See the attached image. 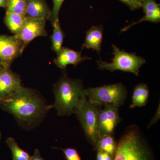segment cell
<instances>
[{
    "label": "cell",
    "instance_id": "28",
    "mask_svg": "<svg viewBox=\"0 0 160 160\" xmlns=\"http://www.w3.org/2000/svg\"><path fill=\"white\" fill-rule=\"evenodd\" d=\"M138 1L139 2H140L142 3L143 2H145V1H148V0H138Z\"/></svg>",
    "mask_w": 160,
    "mask_h": 160
},
{
    "label": "cell",
    "instance_id": "23",
    "mask_svg": "<svg viewBox=\"0 0 160 160\" xmlns=\"http://www.w3.org/2000/svg\"><path fill=\"white\" fill-rule=\"evenodd\" d=\"M124 3L129 7L132 10L139 9L142 7V3L140 2L138 0H119Z\"/></svg>",
    "mask_w": 160,
    "mask_h": 160
},
{
    "label": "cell",
    "instance_id": "20",
    "mask_svg": "<svg viewBox=\"0 0 160 160\" xmlns=\"http://www.w3.org/2000/svg\"><path fill=\"white\" fill-rule=\"evenodd\" d=\"M26 0H9L6 12L26 17Z\"/></svg>",
    "mask_w": 160,
    "mask_h": 160
},
{
    "label": "cell",
    "instance_id": "5",
    "mask_svg": "<svg viewBox=\"0 0 160 160\" xmlns=\"http://www.w3.org/2000/svg\"><path fill=\"white\" fill-rule=\"evenodd\" d=\"M112 47L114 55L112 62L108 63L102 60L97 61L98 69L111 72L119 70L138 76L140 68L146 63L145 59L136 53L121 50L116 45H112Z\"/></svg>",
    "mask_w": 160,
    "mask_h": 160
},
{
    "label": "cell",
    "instance_id": "14",
    "mask_svg": "<svg viewBox=\"0 0 160 160\" xmlns=\"http://www.w3.org/2000/svg\"><path fill=\"white\" fill-rule=\"evenodd\" d=\"M103 28L102 25L93 26L86 32L85 42L82 46L84 48L92 49L100 53L102 49L103 39Z\"/></svg>",
    "mask_w": 160,
    "mask_h": 160
},
{
    "label": "cell",
    "instance_id": "26",
    "mask_svg": "<svg viewBox=\"0 0 160 160\" xmlns=\"http://www.w3.org/2000/svg\"><path fill=\"white\" fill-rule=\"evenodd\" d=\"M160 107L158 108L157 111L156 113L155 114V116L153 117V118L152 120L151 123L149 124V126H151L152 124H154L158 120L159 118L160 117Z\"/></svg>",
    "mask_w": 160,
    "mask_h": 160
},
{
    "label": "cell",
    "instance_id": "10",
    "mask_svg": "<svg viewBox=\"0 0 160 160\" xmlns=\"http://www.w3.org/2000/svg\"><path fill=\"white\" fill-rule=\"evenodd\" d=\"M98 114L100 136L106 135H112L114 129L121 122L118 108L113 104L105 106Z\"/></svg>",
    "mask_w": 160,
    "mask_h": 160
},
{
    "label": "cell",
    "instance_id": "21",
    "mask_svg": "<svg viewBox=\"0 0 160 160\" xmlns=\"http://www.w3.org/2000/svg\"><path fill=\"white\" fill-rule=\"evenodd\" d=\"M65 0H52L53 7L51 10V15L50 21L52 24L56 20L59 19V13L60 9Z\"/></svg>",
    "mask_w": 160,
    "mask_h": 160
},
{
    "label": "cell",
    "instance_id": "25",
    "mask_svg": "<svg viewBox=\"0 0 160 160\" xmlns=\"http://www.w3.org/2000/svg\"><path fill=\"white\" fill-rule=\"evenodd\" d=\"M30 160H45L43 159L41 156V153H40L38 149H36L35 150L34 154L32 156H31V159Z\"/></svg>",
    "mask_w": 160,
    "mask_h": 160
},
{
    "label": "cell",
    "instance_id": "16",
    "mask_svg": "<svg viewBox=\"0 0 160 160\" xmlns=\"http://www.w3.org/2000/svg\"><path fill=\"white\" fill-rule=\"evenodd\" d=\"M117 143L114 137L111 135L100 136L98 141L94 147V150L107 152L114 157L116 150Z\"/></svg>",
    "mask_w": 160,
    "mask_h": 160
},
{
    "label": "cell",
    "instance_id": "15",
    "mask_svg": "<svg viewBox=\"0 0 160 160\" xmlns=\"http://www.w3.org/2000/svg\"><path fill=\"white\" fill-rule=\"evenodd\" d=\"M149 97V89L144 83H140L135 87L132 95V101L130 106L132 109L141 107L147 104Z\"/></svg>",
    "mask_w": 160,
    "mask_h": 160
},
{
    "label": "cell",
    "instance_id": "17",
    "mask_svg": "<svg viewBox=\"0 0 160 160\" xmlns=\"http://www.w3.org/2000/svg\"><path fill=\"white\" fill-rule=\"evenodd\" d=\"M25 18L16 13L6 12L4 23L11 32L16 35L22 29Z\"/></svg>",
    "mask_w": 160,
    "mask_h": 160
},
{
    "label": "cell",
    "instance_id": "13",
    "mask_svg": "<svg viewBox=\"0 0 160 160\" xmlns=\"http://www.w3.org/2000/svg\"><path fill=\"white\" fill-rule=\"evenodd\" d=\"M51 10L46 0H26V17L49 20Z\"/></svg>",
    "mask_w": 160,
    "mask_h": 160
},
{
    "label": "cell",
    "instance_id": "2",
    "mask_svg": "<svg viewBox=\"0 0 160 160\" xmlns=\"http://www.w3.org/2000/svg\"><path fill=\"white\" fill-rule=\"evenodd\" d=\"M55 100L54 107L61 116L75 113L82 100L86 97V89L80 79H72L64 75L54 85Z\"/></svg>",
    "mask_w": 160,
    "mask_h": 160
},
{
    "label": "cell",
    "instance_id": "12",
    "mask_svg": "<svg viewBox=\"0 0 160 160\" xmlns=\"http://www.w3.org/2000/svg\"><path fill=\"white\" fill-rule=\"evenodd\" d=\"M142 7L145 13V16L137 22H133L131 24L123 28L121 32H124L130 29L132 26L144 22L158 23L160 21V5L155 0H148L142 2Z\"/></svg>",
    "mask_w": 160,
    "mask_h": 160
},
{
    "label": "cell",
    "instance_id": "11",
    "mask_svg": "<svg viewBox=\"0 0 160 160\" xmlns=\"http://www.w3.org/2000/svg\"><path fill=\"white\" fill-rule=\"evenodd\" d=\"M87 56H82L81 52L67 48L62 47L54 59V64L62 69H66L68 65L77 66L79 64L86 61L91 59Z\"/></svg>",
    "mask_w": 160,
    "mask_h": 160
},
{
    "label": "cell",
    "instance_id": "19",
    "mask_svg": "<svg viewBox=\"0 0 160 160\" xmlns=\"http://www.w3.org/2000/svg\"><path fill=\"white\" fill-rule=\"evenodd\" d=\"M6 143L11 150L13 160H30L31 156L25 150L21 149L14 138H9Z\"/></svg>",
    "mask_w": 160,
    "mask_h": 160
},
{
    "label": "cell",
    "instance_id": "24",
    "mask_svg": "<svg viewBox=\"0 0 160 160\" xmlns=\"http://www.w3.org/2000/svg\"><path fill=\"white\" fill-rule=\"evenodd\" d=\"M113 157L111 155L101 151H98L96 160H113Z\"/></svg>",
    "mask_w": 160,
    "mask_h": 160
},
{
    "label": "cell",
    "instance_id": "6",
    "mask_svg": "<svg viewBox=\"0 0 160 160\" xmlns=\"http://www.w3.org/2000/svg\"><path fill=\"white\" fill-rule=\"evenodd\" d=\"M86 97L89 101L102 106L113 104L119 108L125 104L127 90L122 83L105 85L86 89Z\"/></svg>",
    "mask_w": 160,
    "mask_h": 160
},
{
    "label": "cell",
    "instance_id": "3",
    "mask_svg": "<svg viewBox=\"0 0 160 160\" xmlns=\"http://www.w3.org/2000/svg\"><path fill=\"white\" fill-rule=\"evenodd\" d=\"M113 160H153L151 148L137 125L129 126L120 138Z\"/></svg>",
    "mask_w": 160,
    "mask_h": 160
},
{
    "label": "cell",
    "instance_id": "9",
    "mask_svg": "<svg viewBox=\"0 0 160 160\" xmlns=\"http://www.w3.org/2000/svg\"><path fill=\"white\" fill-rule=\"evenodd\" d=\"M46 20L26 17L23 26L16 36L23 42L25 48L32 40L39 37H46Z\"/></svg>",
    "mask_w": 160,
    "mask_h": 160
},
{
    "label": "cell",
    "instance_id": "18",
    "mask_svg": "<svg viewBox=\"0 0 160 160\" xmlns=\"http://www.w3.org/2000/svg\"><path fill=\"white\" fill-rule=\"evenodd\" d=\"M52 25L53 28L51 37L52 48L57 55L63 47L64 33L61 28L59 19L56 20Z\"/></svg>",
    "mask_w": 160,
    "mask_h": 160
},
{
    "label": "cell",
    "instance_id": "27",
    "mask_svg": "<svg viewBox=\"0 0 160 160\" xmlns=\"http://www.w3.org/2000/svg\"><path fill=\"white\" fill-rule=\"evenodd\" d=\"M9 0H0V7L6 9Z\"/></svg>",
    "mask_w": 160,
    "mask_h": 160
},
{
    "label": "cell",
    "instance_id": "22",
    "mask_svg": "<svg viewBox=\"0 0 160 160\" xmlns=\"http://www.w3.org/2000/svg\"><path fill=\"white\" fill-rule=\"evenodd\" d=\"M55 149H61L63 151L66 160H82L78 152L74 148H62L54 147Z\"/></svg>",
    "mask_w": 160,
    "mask_h": 160
},
{
    "label": "cell",
    "instance_id": "1",
    "mask_svg": "<svg viewBox=\"0 0 160 160\" xmlns=\"http://www.w3.org/2000/svg\"><path fill=\"white\" fill-rule=\"evenodd\" d=\"M0 107L23 123L39 120L52 106H47L33 89L23 87L11 97L0 101Z\"/></svg>",
    "mask_w": 160,
    "mask_h": 160
},
{
    "label": "cell",
    "instance_id": "8",
    "mask_svg": "<svg viewBox=\"0 0 160 160\" xmlns=\"http://www.w3.org/2000/svg\"><path fill=\"white\" fill-rule=\"evenodd\" d=\"M23 87L19 75L0 64V101L11 97Z\"/></svg>",
    "mask_w": 160,
    "mask_h": 160
},
{
    "label": "cell",
    "instance_id": "7",
    "mask_svg": "<svg viewBox=\"0 0 160 160\" xmlns=\"http://www.w3.org/2000/svg\"><path fill=\"white\" fill-rule=\"evenodd\" d=\"M25 49L23 42L15 35H0V64L10 68Z\"/></svg>",
    "mask_w": 160,
    "mask_h": 160
},
{
    "label": "cell",
    "instance_id": "4",
    "mask_svg": "<svg viewBox=\"0 0 160 160\" xmlns=\"http://www.w3.org/2000/svg\"><path fill=\"white\" fill-rule=\"evenodd\" d=\"M102 108V105L91 102L86 97L82 100L74 113L79 120L87 140L94 146L100 137L98 117Z\"/></svg>",
    "mask_w": 160,
    "mask_h": 160
},
{
    "label": "cell",
    "instance_id": "29",
    "mask_svg": "<svg viewBox=\"0 0 160 160\" xmlns=\"http://www.w3.org/2000/svg\"><path fill=\"white\" fill-rule=\"evenodd\" d=\"M1 133L0 132V139H1Z\"/></svg>",
    "mask_w": 160,
    "mask_h": 160
}]
</instances>
